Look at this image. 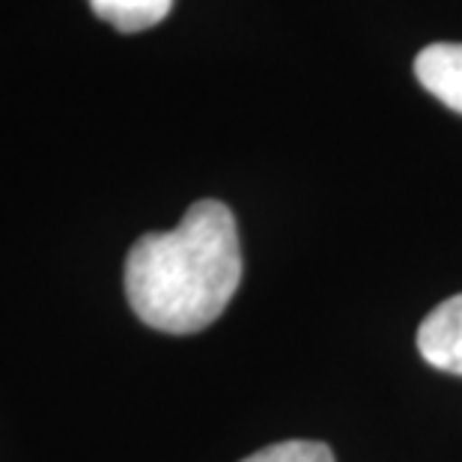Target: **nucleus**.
<instances>
[{
	"label": "nucleus",
	"instance_id": "f03ea898",
	"mask_svg": "<svg viewBox=\"0 0 462 462\" xmlns=\"http://www.w3.org/2000/svg\"><path fill=\"white\" fill-rule=\"evenodd\" d=\"M420 358L436 370L462 376V292L441 301L418 328Z\"/></svg>",
	"mask_w": 462,
	"mask_h": 462
},
{
	"label": "nucleus",
	"instance_id": "7ed1b4c3",
	"mask_svg": "<svg viewBox=\"0 0 462 462\" xmlns=\"http://www.w3.org/2000/svg\"><path fill=\"white\" fill-rule=\"evenodd\" d=\"M415 78L430 96L462 114V42L427 45L415 57Z\"/></svg>",
	"mask_w": 462,
	"mask_h": 462
},
{
	"label": "nucleus",
	"instance_id": "39448f33",
	"mask_svg": "<svg viewBox=\"0 0 462 462\" xmlns=\"http://www.w3.org/2000/svg\"><path fill=\"white\" fill-rule=\"evenodd\" d=\"M242 462H334V454L322 441L290 439V441H278L272 448H263L257 454L245 457Z\"/></svg>",
	"mask_w": 462,
	"mask_h": 462
},
{
	"label": "nucleus",
	"instance_id": "f257e3e1",
	"mask_svg": "<svg viewBox=\"0 0 462 462\" xmlns=\"http://www.w3.org/2000/svg\"><path fill=\"white\" fill-rule=\"evenodd\" d=\"M242 281V245L230 206L198 200L180 227L141 236L125 257V296L155 331L194 334L212 326Z\"/></svg>",
	"mask_w": 462,
	"mask_h": 462
},
{
	"label": "nucleus",
	"instance_id": "20e7f679",
	"mask_svg": "<svg viewBox=\"0 0 462 462\" xmlns=\"http://www.w3.org/2000/svg\"><path fill=\"white\" fill-rule=\"evenodd\" d=\"M90 6L120 33H141L171 15L173 0H90Z\"/></svg>",
	"mask_w": 462,
	"mask_h": 462
}]
</instances>
